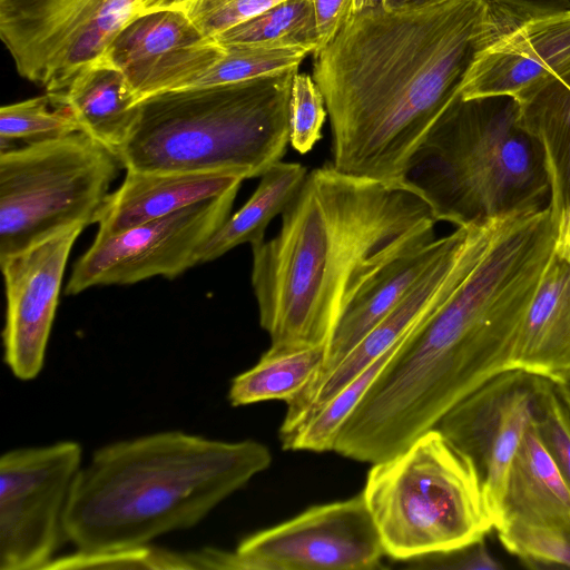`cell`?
<instances>
[{
    "mask_svg": "<svg viewBox=\"0 0 570 570\" xmlns=\"http://www.w3.org/2000/svg\"><path fill=\"white\" fill-rule=\"evenodd\" d=\"M404 181L456 227L549 206L543 150L510 96L459 95L413 155Z\"/></svg>",
    "mask_w": 570,
    "mask_h": 570,
    "instance_id": "6",
    "label": "cell"
},
{
    "mask_svg": "<svg viewBox=\"0 0 570 570\" xmlns=\"http://www.w3.org/2000/svg\"><path fill=\"white\" fill-rule=\"evenodd\" d=\"M544 376L507 368L456 403L435 426L472 469L494 527L507 473L533 422Z\"/></svg>",
    "mask_w": 570,
    "mask_h": 570,
    "instance_id": "12",
    "label": "cell"
},
{
    "mask_svg": "<svg viewBox=\"0 0 570 570\" xmlns=\"http://www.w3.org/2000/svg\"><path fill=\"white\" fill-rule=\"evenodd\" d=\"M382 6V0H353V13Z\"/></svg>",
    "mask_w": 570,
    "mask_h": 570,
    "instance_id": "42",
    "label": "cell"
},
{
    "mask_svg": "<svg viewBox=\"0 0 570 570\" xmlns=\"http://www.w3.org/2000/svg\"><path fill=\"white\" fill-rule=\"evenodd\" d=\"M402 342L394 345L363 370L306 421L288 433L279 435L283 448L291 451H333L334 442L342 425Z\"/></svg>",
    "mask_w": 570,
    "mask_h": 570,
    "instance_id": "27",
    "label": "cell"
},
{
    "mask_svg": "<svg viewBox=\"0 0 570 570\" xmlns=\"http://www.w3.org/2000/svg\"><path fill=\"white\" fill-rule=\"evenodd\" d=\"M533 425L541 443L570 488V410L550 375L544 376Z\"/></svg>",
    "mask_w": 570,
    "mask_h": 570,
    "instance_id": "32",
    "label": "cell"
},
{
    "mask_svg": "<svg viewBox=\"0 0 570 570\" xmlns=\"http://www.w3.org/2000/svg\"><path fill=\"white\" fill-rule=\"evenodd\" d=\"M140 0H0V36L17 71L60 91L102 59L119 31L140 13Z\"/></svg>",
    "mask_w": 570,
    "mask_h": 570,
    "instance_id": "9",
    "label": "cell"
},
{
    "mask_svg": "<svg viewBox=\"0 0 570 570\" xmlns=\"http://www.w3.org/2000/svg\"><path fill=\"white\" fill-rule=\"evenodd\" d=\"M272 463L252 439L163 431L97 449L73 483L65 532L77 551L147 546L187 530Z\"/></svg>",
    "mask_w": 570,
    "mask_h": 570,
    "instance_id": "4",
    "label": "cell"
},
{
    "mask_svg": "<svg viewBox=\"0 0 570 570\" xmlns=\"http://www.w3.org/2000/svg\"><path fill=\"white\" fill-rule=\"evenodd\" d=\"M438 220L403 181L307 174L279 232L252 246L259 324L274 350L326 346L360 286L395 257L435 240Z\"/></svg>",
    "mask_w": 570,
    "mask_h": 570,
    "instance_id": "3",
    "label": "cell"
},
{
    "mask_svg": "<svg viewBox=\"0 0 570 570\" xmlns=\"http://www.w3.org/2000/svg\"><path fill=\"white\" fill-rule=\"evenodd\" d=\"M511 367L541 375L570 368V244L557 242L520 325Z\"/></svg>",
    "mask_w": 570,
    "mask_h": 570,
    "instance_id": "20",
    "label": "cell"
},
{
    "mask_svg": "<svg viewBox=\"0 0 570 570\" xmlns=\"http://www.w3.org/2000/svg\"><path fill=\"white\" fill-rule=\"evenodd\" d=\"M415 569L497 570L501 564L491 556L484 538L470 544L406 561Z\"/></svg>",
    "mask_w": 570,
    "mask_h": 570,
    "instance_id": "34",
    "label": "cell"
},
{
    "mask_svg": "<svg viewBox=\"0 0 570 570\" xmlns=\"http://www.w3.org/2000/svg\"><path fill=\"white\" fill-rule=\"evenodd\" d=\"M121 164L83 131L0 154V262L96 223Z\"/></svg>",
    "mask_w": 570,
    "mask_h": 570,
    "instance_id": "8",
    "label": "cell"
},
{
    "mask_svg": "<svg viewBox=\"0 0 570 570\" xmlns=\"http://www.w3.org/2000/svg\"><path fill=\"white\" fill-rule=\"evenodd\" d=\"M313 53L307 48L228 47L223 56L188 87L244 81L298 68Z\"/></svg>",
    "mask_w": 570,
    "mask_h": 570,
    "instance_id": "28",
    "label": "cell"
},
{
    "mask_svg": "<svg viewBox=\"0 0 570 570\" xmlns=\"http://www.w3.org/2000/svg\"><path fill=\"white\" fill-rule=\"evenodd\" d=\"M444 0H382V7L392 11H406L425 8Z\"/></svg>",
    "mask_w": 570,
    "mask_h": 570,
    "instance_id": "39",
    "label": "cell"
},
{
    "mask_svg": "<svg viewBox=\"0 0 570 570\" xmlns=\"http://www.w3.org/2000/svg\"><path fill=\"white\" fill-rule=\"evenodd\" d=\"M559 237L549 207L501 218L481 259L400 344L337 433L333 451L377 463L511 368L515 338Z\"/></svg>",
    "mask_w": 570,
    "mask_h": 570,
    "instance_id": "1",
    "label": "cell"
},
{
    "mask_svg": "<svg viewBox=\"0 0 570 570\" xmlns=\"http://www.w3.org/2000/svg\"><path fill=\"white\" fill-rule=\"evenodd\" d=\"M485 2L508 30L531 19L570 10V0H485Z\"/></svg>",
    "mask_w": 570,
    "mask_h": 570,
    "instance_id": "36",
    "label": "cell"
},
{
    "mask_svg": "<svg viewBox=\"0 0 570 570\" xmlns=\"http://www.w3.org/2000/svg\"><path fill=\"white\" fill-rule=\"evenodd\" d=\"M570 59V10L531 19L500 35L474 63L464 99L510 96Z\"/></svg>",
    "mask_w": 570,
    "mask_h": 570,
    "instance_id": "17",
    "label": "cell"
},
{
    "mask_svg": "<svg viewBox=\"0 0 570 570\" xmlns=\"http://www.w3.org/2000/svg\"><path fill=\"white\" fill-rule=\"evenodd\" d=\"M318 32V52L345 26L353 13V0H311ZM315 52V53H316Z\"/></svg>",
    "mask_w": 570,
    "mask_h": 570,
    "instance_id": "37",
    "label": "cell"
},
{
    "mask_svg": "<svg viewBox=\"0 0 570 570\" xmlns=\"http://www.w3.org/2000/svg\"><path fill=\"white\" fill-rule=\"evenodd\" d=\"M570 410V368L550 375Z\"/></svg>",
    "mask_w": 570,
    "mask_h": 570,
    "instance_id": "41",
    "label": "cell"
},
{
    "mask_svg": "<svg viewBox=\"0 0 570 570\" xmlns=\"http://www.w3.org/2000/svg\"><path fill=\"white\" fill-rule=\"evenodd\" d=\"M71 440L12 449L0 458V570H45L67 541L65 513L80 471Z\"/></svg>",
    "mask_w": 570,
    "mask_h": 570,
    "instance_id": "10",
    "label": "cell"
},
{
    "mask_svg": "<svg viewBox=\"0 0 570 570\" xmlns=\"http://www.w3.org/2000/svg\"><path fill=\"white\" fill-rule=\"evenodd\" d=\"M307 169L299 163L279 161L263 176L248 200L209 238L198 264L214 261L238 245L262 243L268 224L286 209L301 189Z\"/></svg>",
    "mask_w": 570,
    "mask_h": 570,
    "instance_id": "24",
    "label": "cell"
},
{
    "mask_svg": "<svg viewBox=\"0 0 570 570\" xmlns=\"http://www.w3.org/2000/svg\"><path fill=\"white\" fill-rule=\"evenodd\" d=\"M450 240L451 234L395 257L360 286L336 323L320 373L303 391L324 380L400 303L444 252Z\"/></svg>",
    "mask_w": 570,
    "mask_h": 570,
    "instance_id": "19",
    "label": "cell"
},
{
    "mask_svg": "<svg viewBox=\"0 0 570 570\" xmlns=\"http://www.w3.org/2000/svg\"><path fill=\"white\" fill-rule=\"evenodd\" d=\"M327 115L325 100L317 83L306 73L293 79L289 105V144L299 154L313 149L322 138V127Z\"/></svg>",
    "mask_w": 570,
    "mask_h": 570,
    "instance_id": "33",
    "label": "cell"
},
{
    "mask_svg": "<svg viewBox=\"0 0 570 570\" xmlns=\"http://www.w3.org/2000/svg\"><path fill=\"white\" fill-rule=\"evenodd\" d=\"M224 53L185 10H153L132 18L102 57L118 68L139 101L188 88Z\"/></svg>",
    "mask_w": 570,
    "mask_h": 570,
    "instance_id": "16",
    "label": "cell"
},
{
    "mask_svg": "<svg viewBox=\"0 0 570 570\" xmlns=\"http://www.w3.org/2000/svg\"><path fill=\"white\" fill-rule=\"evenodd\" d=\"M497 227L495 222L456 227L451 233L448 247L400 303L324 380L287 403L279 435L306 421L350 381L433 314L481 259Z\"/></svg>",
    "mask_w": 570,
    "mask_h": 570,
    "instance_id": "13",
    "label": "cell"
},
{
    "mask_svg": "<svg viewBox=\"0 0 570 570\" xmlns=\"http://www.w3.org/2000/svg\"><path fill=\"white\" fill-rule=\"evenodd\" d=\"M570 517V488L541 443L533 422L510 463L494 529L546 524Z\"/></svg>",
    "mask_w": 570,
    "mask_h": 570,
    "instance_id": "23",
    "label": "cell"
},
{
    "mask_svg": "<svg viewBox=\"0 0 570 570\" xmlns=\"http://www.w3.org/2000/svg\"><path fill=\"white\" fill-rule=\"evenodd\" d=\"M196 0H140V13L153 10H187Z\"/></svg>",
    "mask_w": 570,
    "mask_h": 570,
    "instance_id": "38",
    "label": "cell"
},
{
    "mask_svg": "<svg viewBox=\"0 0 570 570\" xmlns=\"http://www.w3.org/2000/svg\"><path fill=\"white\" fill-rule=\"evenodd\" d=\"M508 29L485 0L352 13L314 53L340 173L403 181L416 149L481 53Z\"/></svg>",
    "mask_w": 570,
    "mask_h": 570,
    "instance_id": "2",
    "label": "cell"
},
{
    "mask_svg": "<svg viewBox=\"0 0 570 570\" xmlns=\"http://www.w3.org/2000/svg\"><path fill=\"white\" fill-rule=\"evenodd\" d=\"M326 346L268 348L259 361L236 375L228 390L233 406L282 400L288 403L320 373Z\"/></svg>",
    "mask_w": 570,
    "mask_h": 570,
    "instance_id": "25",
    "label": "cell"
},
{
    "mask_svg": "<svg viewBox=\"0 0 570 570\" xmlns=\"http://www.w3.org/2000/svg\"><path fill=\"white\" fill-rule=\"evenodd\" d=\"M230 0H196L186 12L191 18V20H196L216 9L227 3Z\"/></svg>",
    "mask_w": 570,
    "mask_h": 570,
    "instance_id": "40",
    "label": "cell"
},
{
    "mask_svg": "<svg viewBox=\"0 0 570 570\" xmlns=\"http://www.w3.org/2000/svg\"><path fill=\"white\" fill-rule=\"evenodd\" d=\"M362 494L394 560L453 550L494 529L472 469L436 428L372 464Z\"/></svg>",
    "mask_w": 570,
    "mask_h": 570,
    "instance_id": "7",
    "label": "cell"
},
{
    "mask_svg": "<svg viewBox=\"0 0 570 570\" xmlns=\"http://www.w3.org/2000/svg\"><path fill=\"white\" fill-rule=\"evenodd\" d=\"M83 228L70 227L0 262L7 301L3 360L19 380H33L43 367L63 272Z\"/></svg>",
    "mask_w": 570,
    "mask_h": 570,
    "instance_id": "15",
    "label": "cell"
},
{
    "mask_svg": "<svg viewBox=\"0 0 570 570\" xmlns=\"http://www.w3.org/2000/svg\"><path fill=\"white\" fill-rule=\"evenodd\" d=\"M235 552L245 570H372L385 556L362 493L255 532Z\"/></svg>",
    "mask_w": 570,
    "mask_h": 570,
    "instance_id": "14",
    "label": "cell"
},
{
    "mask_svg": "<svg viewBox=\"0 0 570 570\" xmlns=\"http://www.w3.org/2000/svg\"><path fill=\"white\" fill-rule=\"evenodd\" d=\"M81 131L71 112L53 106L49 96L30 98L0 109L1 150L12 140L27 144L63 137Z\"/></svg>",
    "mask_w": 570,
    "mask_h": 570,
    "instance_id": "29",
    "label": "cell"
},
{
    "mask_svg": "<svg viewBox=\"0 0 570 570\" xmlns=\"http://www.w3.org/2000/svg\"><path fill=\"white\" fill-rule=\"evenodd\" d=\"M284 0H230L218 9L194 20L200 31L210 38L249 20Z\"/></svg>",
    "mask_w": 570,
    "mask_h": 570,
    "instance_id": "35",
    "label": "cell"
},
{
    "mask_svg": "<svg viewBox=\"0 0 570 570\" xmlns=\"http://www.w3.org/2000/svg\"><path fill=\"white\" fill-rule=\"evenodd\" d=\"M502 546L530 568H570V517L546 524L509 523L498 529Z\"/></svg>",
    "mask_w": 570,
    "mask_h": 570,
    "instance_id": "30",
    "label": "cell"
},
{
    "mask_svg": "<svg viewBox=\"0 0 570 570\" xmlns=\"http://www.w3.org/2000/svg\"><path fill=\"white\" fill-rule=\"evenodd\" d=\"M513 98L521 125L543 150L560 235L570 213V59Z\"/></svg>",
    "mask_w": 570,
    "mask_h": 570,
    "instance_id": "21",
    "label": "cell"
},
{
    "mask_svg": "<svg viewBox=\"0 0 570 570\" xmlns=\"http://www.w3.org/2000/svg\"><path fill=\"white\" fill-rule=\"evenodd\" d=\"M229 173L126 170L119 188L108 194L97 214V235L109 236L158 219L202 200L240 187Z\"/></svg>",
    "mask_w": 570,
    "mask_h": 570,
    "instance_id": "18",
    "label": "cell"
},
{
    "mask_svg": "<svg viewBox=\"0 0 570 570\" xmlns=\"http://www.w3.org/2000/svg\"><path fill=\"white\" fill-rule=\"evenodd\" d=\"M47 95L53 106L71 112L81 131L116 155L140 102L126 76L104 58L75 73L60 91Z\"/></svg>",
    "mask_w": 570,
    "mask_h": 570,
    "instance_id": "22",
    "label": "cell"
},
{
    "mask_svg": "<svg viewBox=\"0 0 570 570\" xmlns=\"http://www.w3.org/2000/svg\"><path fill=\"white\" fill-rule=\"evenodd\" d=\"M220 47L307 48L320 39L311 0H284L263 13L213 38Z\"/></svg>",
    "mask_w": 570,
    "mask_h": 570,
    "instance_id": "26",
    "label": "cell"
},
{
    "mask_svg": "<svg viewBox=\"0 0 570 570\" xmlns=\"http://www.w3.org/2000/svg\"><path fill=\"white\" fill-rule=\"evenodd\" d=\"M47 569H195L190 552L178 553L150 544L55 558Z\"/></svg>",
    "mask_w": 570,
    "mask_h": 570,
    "instance_id": "31",
    "label": "cell"
},
{
    "mask_svg": "<svg viewBox=\"0 0 570 570\" xmlns=\"http://www.w3.org/2000/svg\"><path fill=\"white\" fill-rule=\"evenodd\" d=\"M239 187L109 236L96 235L65 288L76 295L98 285L174 278L198 264L200 249L230 216Z\"/></svg>",
    "mask_w": 570,
    "mask_h": 570,
    "instance_id": "11",
    "label": "cell"
},
{
    "mask_svg": "<svg viewBox=\"0 0 570 570\" xmlns=\"http://www.w3.org/2000/svg\"><path fill=\"white\" fill-rule=\"evenodd\" d=\"M297 72L147 97L117 157L126 170L261 177L286 153Z\"/></svg>",
    "mask_w": 570,
    "mask_h": 570,
    "instance_id": "5",
    "label": "cell"
}]
</instances>
